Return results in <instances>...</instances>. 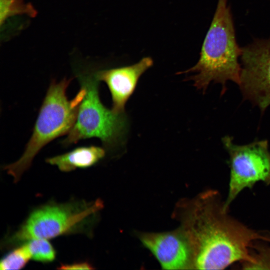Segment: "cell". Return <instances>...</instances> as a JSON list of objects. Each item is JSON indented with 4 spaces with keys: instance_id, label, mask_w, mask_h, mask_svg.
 <instances>
[{
    "instance_id": "obj_1",
    "label": "cell",
    "mask_w": 270,
    "mask_h": 270,
    "mask_svg": "<svg viewBox=\"0 0 270 270\" xmlns=\"http://www.w3.org/2000/svg\"><path fill=\"white\" fill-rule=\"evenodd\" d=\"M220 194L210 190L189 202L181 227L194 254V268L223 270L237 262L243 268L254 262L255 242H270V237L249 228L230 216Z\"/></svg>"
},
{
    "instance_id": "obj_2",
    "label": "cell",
    "mask_w": 270,
    "mask_h": 270,
    "mask_svg": "<svg viewBox=\"0 0 270 270\" xmlns=\"http://www.w3.org/2000/svg\"><path fill=\"white\" fill-rule=\"evenodd\" d=\"M227 2L218 0L198 63L190 70L180 72L196 73L188 80H193L194 86L204 93L212 82L222 84V94L226 90L228 81L240 84L242 66L238 58L242 50L236 42L232 16Z\"/></svg>"
},
{
    "instance_id": "obj_3",
    "label": "cell",
    "mask_w": 270,
    "mask_h": 270,
    "mask_svg": "<svg viewBox=\"0 0 270 270\" xmlns=\"http://www.w3.org/2000/svg\"><path fill=\"white\" fill-rule=\"evenodd\" d=\"M71 80L65 78L51 84L40 108L33 134L22 157L6 166L4 170L17 183L29 168L39 152L55 138L68 133L74 126L85 90H80L71 100L66 96V90Z\"/></svg>"
},
{
    "instance_id": "obj_4",
    "label": "cell",
    "mask_w": 270,
    "mask_h": 270,
    "mask_svg": "<svg viewBox=\"0 0 270 270\" xmlns=\"http://www.w3.org/2000/svg\"><path fill=\"white\" fill-rule=\"evenodd\" d=\"M102 206L100 200L42 206L34 210L20 228L7 238L5 246H12L33 239L50 240L86 232Z\"/></svg>"
},
{
    "instance_id": "obj_5",
    "label": "cell",
    "mask_w": 270,
    "mask_h": 270,
    "mask_svg": "<svg viewBox=\"0 0 270 270\" xmlns=\"http://www.w3.org/2000/svg\"><path fill=\"white\" fill-rule=\"evenodd\" d=\"M98 82L95 74L80 78L85 94L76 122L64 141V144L96 138L106 146L112 148L122 139L127 128V118L124 114H116L102 104L99 96Z\"/></svg>"
},
{
    "instance_id": "obj_6",
    "label": "cell",
    "mask_w": 270,
    "mask_h": 270,
    "mask_svg": "<svg viewBox=\"0 0 270 270\" xmlns=\"http://www.w3.org/2000/svg\"><path fill=\"white\" fill-rule=\"evenodd\" d=\"M226 136L222 142L230 156V168L229 190L224 202L228 211L230 204L246 188L252 189L258 182L270 185V152L267 140H255L246 145L234 142Z\"/></svg>"
},
{
    "instance_id": "obj_7",
    "label": "cell",
    "mask_w": 270,
    "mask_h": 270,
    "mask_svg": "<svg viewBox=\"0 0 270 270\" xmlns=\"http://www.w3.org/2000/svg\"><path fill=\"white\" fill-rule=\"evenodd\" d=\"M242 50L239 86L244 100L264 113L270 106V38L256 40Z\"/></svg>"
},
{
    "instance_id": "obj_8",
    "label": "cell",
    "mask_w": 270,
    "mask_h": 270,
    "mask_svg": "<svg viewBox=\"0 0 270 270\" xmlns=\"http://www.w3.org/2000/svg\"><path fill=\"white\" fill-rule=\"evenodd\" d=\"M164 270L194 269V254L190 240L180 229L162 233H144L140 236Z\"/></svg>"
},
{
    "instance_id": "obj_9",
    "label": "cell",
    "mask_w": 270,
    "mask_h": 270,
    "mask_svg": "<svg viewBox=\"0 0 270 270\" xmlns=\"http://www.w3.org/2000/svg\"><path fill=\"white\" fill-rule=\"evenodd\" d=\"M154 64L152 59L146 57L138 62L128 66L102 70L95 76L99 81L106 84L112 94V111L124 114L126 102L134 94L141 76Z\"/></svg>"
},
{
    "instance_id": "obj_10",
    "label": "cell",
    "mask_w": 270,
    "mask_h": 270,
    "mask_svg": "<svg viewBox=\"0 0 270 270\" xmlns=\"http://www.w3.org/2000/svg\"><path fill=\"white\" fill-rule=\"evenodd\" d=\"M104 156L105 151L101 148L94 146L82 147L68 153L48 158L46 162L56 166L63 172H70L78 168L92 166Z\"/></svg>"
},
{
    "instance_id": "obj_11",
    "label": "cell",
    "mask_w": 270,
    "mask_h": 270,
    "mask_svg": "<svg viewBox=\"0 0 270 270\" xmlns=\"http://www.w3.org/2000/svg\"><path fill=\"white\" fill-rule=\"evenodd\" d=\"M48 240L36 238L25 243L32 259L42 263L52 262L56 259V250Z\"/></svg>"
},
{
    "instance_id": "obj_12",
    "label": "cell",
    "mask_w": 270,
    "mask_h": 270,
    "mask_svg": "<svg viewBox=\"0 0 270 270\" xmlns=\"http://www.w3.org/2000/svg\"><path fill=\"white\" fill-rule=\"evenodd\" d=\"M32 259L26 244L9 252L1 260V270H20L22 269Z\"/></svg>"
},
{
    "instance_id": "obj_13",
    "label": "cell",
    "mask_w": 270,
    "mask_h": 270,
    "mask_svg": "<svg viewBox=\"0 0 270 270\" xmlns=\"http://www.w3.org/2000/svg\"><path fill=\"white\" fill-rule=\"evenodd\" d=\"M254 261L245 269H270V247L254 245L252 249Z\"/></svg>"
},
{
    "instance_id": "obj_14",
    "label": "cell",
    "mask_w": 270,
    "mask_h": 270,
    "mask_svg": "<svg viewBox=\"0 0 270 270\" xmlns=\"http://www.w3.org/2000/svg\"><path fill=\"white\" fill-rule=\"evenodd\" d=\"M58 269L64 270H93L94 268L88 262H75L72 264H62Z\"/></svg>"
}]
</instances>
